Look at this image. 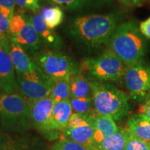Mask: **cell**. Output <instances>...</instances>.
Here are the masks:
<instances>
[{
    "label": "cell",
    "instance_id": "1",
    "mask_svg": "<svg viewBox=\"0 0 150 150\" xmlns=\"http://www.w3.org/2000/svg\"><path fill=\"white\" fill-rule=\"evenodd\" d=\"M118 15H92L74 18L69 31L75 40L91 47L108 43L117 28Z\"/></svg>",
    "mask_w": 150,
    "mask_h": 150
},
{
    "label": "cell",
    "instance_id": "2",
    "mask_svg": "<svg viewBox=\"0 0 150 150\" xmlns=\"http://www.w3.org/2000/svg\"><path fill=\"white\" fill-rule=\"evenodd\" d=\"M94 109L97 114L120 121L129 114L130 106L127 94L112 84L90 79Z\"/></svg>",
    "mask_w": 150,
    "mask_h": 150
},
{
    "label": "cell",
    "instance_id": "3",
    "mask_svg": "<svg viewBox=\"0 0 150 150\" xmlns=\"http://www.w3.org/2000/svg\"><path fill=\"white\" fill-rule=\"evenodd\" d=\"M108 43L110 50L127 66L142 60L145 54V40L134 21L125 22L116 28Z\"/></svg>",
    "mask_w": 150,
    "mask_h": 150
},
{
    "label": "cell",
    "instance_id": "4",
    "mask_svg": "<svg viewBox=\"0 0 150 150\" xmlns=\"http://www.w3.org/2000/svg\"><path fill=\"white\" fill-rule=\"evenodd\" d=\"M0 120L6 131H27L31 124L27 99L18 93L0 94Z\"/></svg>",
    "mask_w": 150,
    "mask_h": 150
},
{
    "label": "cell",
    "instance_id": "5",
    "mask_svg": "<svg viewBox=\"0 0 150 150\" xmlns=\"http://www.w3.org/2000/svg\"><path fill=\"white\" fill-rule=\"evenodd\" d=\"M39 69L52 80L70 79L81 72L80 67L70 56L50 49L40 50L32 55Z\"/></svg>",
    "mask_w": 150,
    "mask_h": 150
},
{
    "label": "cell",
    "instance_id": "6",
    "mask_svg": "<svg viewBox=\"0 0 150 150\" xmlns=\"http://www.w3.org/2000/svg\"><path fill=\"white\" fill-rule=\"evenodd\" d=\"M83 67L95 79L118 82L124 78L127 65L110 49L97 58L86 59Z\"/></svg>",
    "mask_w": 150,
    "mask_h": 150
},
{
    "label": "cell",
    "instance_id": "7",
    "mask_svg": "<svg viewBox=\"0 0 150 150\" xmlns=\"http://www.w3.org/2000/svg\"><path fill=\"white\" fill-rule=\"evenodd\" d=\"M19 91L27 101L38 100L50 96L53 80L40 69L16 74Z\"/></svg>",
    "mask_w": 150,
    "mask_h": 150
},
{
    "label": "cell",
    "instance_id": "8",
    "mask_svg": "<svg viewBox=\"0 0 150 150\" xmlns=\"http://www.w3.org/2000/svg\"><path fill=\"white\" fill-rule=\"evenodd\" d=\"M29 106L31 125L48 139H54L59 133L52 127V112L55 103L50 97L33 101H27Z\"/></svg>",
    "mask_w": 150,
    "mask_h": 150
},
{
    "label": "cell",
    "instance_id": "9",
    "mask_svg": "<svg viewBox=\"0 0 150 150\" xmlns=\"http://www.w3.org/2000/svg\"><path fill=\"white\" fill-rule=\"evenodd\" d=\"M124 80L129 93L134 99L140 100L149 94L150 75L142 60L127 66Z\"/></svg>",
    "mask_w": 150,
    "mask_h": 150
},
{
    "label": "cell",
    "instance_id": "10",
    "mask_svg": "<svg viewBox=\"0 0 150 150\" xmlns=\"http://www.w3.org/2000/svg\"><path fill=\"white\" fill-rule=\"evenodd\" d=\"M95 114L84 116L73 112L67 127L63 131L65 138L91 148L95 133L93 124V117Z\"/></svg>",
    "mask_w": 150,
    "mask_h": 150
},
{
    "label": "cell",
    "instance_id": "11",
    "mask_svg": "<svg viewBox=\"0 0 150 150\" xmlns=\"http://www.w3.org/2000/svg\"><path fill=\"white\" fill-rule=\"evenodd\" d=\"M0 89L4 93H18L19 91L8 40H0Z\"/></svg>",
    "mask_w": 150,
    "mask_h": 150
},
{
    "label": "cell",
    "instance_id": "12",
    "mask_svg": "<svg viewBox=\"0 0 150 150\" xmlns=\"http://www.w3.org/2000/svg\"><path fill=\"white\" fill-rule=\"evenodd\" d=\"M0 150H47L45 143L35 137L0 134Z\"/></svg>",
    "mask_w": 150,
    "mask_h": 150
},
{
    "label": "cell",
    "instance_id": "13",
    "mask_svg": "<svg viewBox=\"0 0 150 150\" xmlns=\"http://www.w3.org/2000/svg\"><path fill=\"white\" fill-rule=\"evenodd\" d=\"M29 18L40 38L41 44L44 45L50 50L56 51H59L62 48L63 42L61 38L55 31L47 26L40 15L35 14L33 16H29Z\"/></svg>",
    "mask_w": 150,
    "mask_h": 150
},
{
    "label": "cell",
    "instance_id": "14",
    "mask_svg": "<svg viewBox=\"0 0 150 150\" xmlns=\"http://www.w3.org/2000/svg\"><path fill=\"white\" fill-rule=\"evenodd\" d=\"M11 38H13L28 54L31 55L38 52L42 45L32 24L30 22L29 16H27V21L18 33L15 36Z\"/></svg>",
    "mask_w": 150,
    "mask_h": 150
},
{
    "label": "cell",
    "instance_id": "15",
    "mask_svg": "<svg viewBox=\"0 0 150 150\" xmlns=\"http://www.w3.org/2000/svg\"><path fill=\"white\" fill-rule=\"evenodd\" d=\"M10 55L16 74H23L38 68L29 54L12 38H10Z\"/></svg>",
    "mask_w": 150,
    "mask_h": 150
},
{
    "label": "cell",
    "instance_id": "16",
    "mask_svg": "<svg viewBox=\"0 0 150 150\" xmlns=\"http://www.w3.org/2000/svg\"><path fill=\"white\" fill-rule=\"evenodd\" d=\"M93 124L95 133L91 149L98 145L105 138L115 134L118 130L115 120L108 116L100 115L95 113L93 117Z\"/></svg>",
    "mask_w": 150,
    "mask_h": 150
},
{
    "label": "cell",
    "instance_id": "17",
    "mask_svg": "<svg viewBox=\"0 0 150 150\" xmlns=\"http://www.w3.org/2000/svg\"><path fill=\"white\" fill-rule=\"evenodd\" d=\"M72 108L70 99L61 101L54 104L52 112V127L56 132H63L66 128L72 115Z\"/></svg>",
    "mask_w": 150,
    "mask_h": 150
},
{
    "label": "cell",
    "instance_id": "18",
    "mask_svg": "<svg viewBox=\"0 0 150 150\" xmlns=\"http://www.w3.org/2000/svg\"><path fill=\"white\" fill-rule=\"evenodd\" d=\"M127 131L131 136L145 142H150V120L145 114H135L127 121Z\"/></svg>",
    "mask_w": 150,
    "mask_h": 150
},
{
    "label": "cell",
    "instance_id": "19",
    "mask_svg": "<svg viewBox=\"0 0 150 150\" xmlns=\"http://www.w3.org/2000/svg\"><path fill=\"white\" fill-rule=\"evenodd\" d=\"M129 132L127 129H118L115 134L105 138L93 150H125Z\"/></svg>",
    "mask_w": 150,
    "mask_h": 150
},
{
    "label": "cell",
    "instance_id": "20",
    "mask_svg": "<svg viewBox=\"0 0 150 150\" xmlns=\"http://www.w3.org/2000/svg\"><path fill=\"white\" fill-rule=\"evenodd\" d=\"M70 97L81 98L91 96L90 80L81 73L71 76L70 79Z\"/></svg>",
    "mask_w": 150,
    "mask_h": 150
},
{
    "label": "cell",
    "instance_id": "21",
    "mask_svg": "<svg viewBox=\"0 0 150 150\" xmlns=\"http://www.w3.org/2000/svg\"><path fill=\"white\" fill-rule=\"evenodd\" d=\"M50 97L55 104L61 101L70 99V79L53 80L51 95Z\"/></svg>",
    "mask_w": 150,
    "mask_h": 150
},
{
    "label": "cell",
    "instance_id": "22",
    "mask_svg": "<svg viewBox=\"0 0 150 150\" xmlns=\"http://www.w3.org/2000/svg\"><path fill=\"white\" fill-rule=\"evenodd\" d=\"M47 26L54 29L59 27L63 22L64 14L59 6H47L42 9L40 13Z\"/></svg>",
    "mask_w": 150,
    "mask_h": 150
},
{
    "label": "cell",
    "instance_id": "23",
    "mask_svg": "<svg viewBox=\"0 0 150 150\" xmlns=\"http://www.w3.org/2000/svg\"><path fill=\"white\" fill-rule=\"evenodd\" d=\"M70 102L72 110L81 115L89 116L95 113L92 96L74 98L70 97Z\"/></svg>",
    "mask_w": 150,
    "mask_h": 150
},
{
    "label": "cell",
    "instance_id": "24",
    "mask_svg": "<svg viewBox=\"0 0 150 150\" xmlns=\"http://www.w3.org/2000/svg\"><path fill=\"white\" fill-rule=\"evenodd\" d=\"M50 2L57 4L67 10H76L81 8L90 0H48Z\"/></svg>",
    "mask_w": 150,
    "mask_h": 150
},
{
    "label": "cell",
    "instance_id": "25",
    "mask_svg": "<svg viewBox=\"0 0 150 150\" xmlns=\"http://www.w3.org/2000/svg\"><path fill=\"white\" fill-rule=\"evenodd\" d=\"M59 150H93L91 147L72 141L67 138H62L58 142Z\"/></svg>",
    "mask_w": 150,
    "mask_h": 150
},
{
    "label": "cell",
    "instance_id": "26",
    "mask_svg": "<svg viewBox=\"0 0 150 150\" xmlns=\"http://www.w3.org/2000/svg\"><path fill=\"white\" fill-rule=\"evenodd\" d=\"M129 132V131H128ZM125 150H149L147 142L142 141L129 133Z\"/></svg>",
    "mask_w": 150,
    "mask_h": 150
},
{
    "label": "cell",
    "instance_id": "27",
    "mask_svg": "<svg viewBox=\"0 0 150 150\" xmlns=\"http://www.w3.org/2000/svg\"><path fill=\"white\" fill-rule=\"evenodd\" d=\"M16 0H0V12L9 21L14 16V8Z\"/></svg>",
    "mask_w": 150,
    "mask_h": 150
},
{
    "label": "cell",
    "instance_id": "28",
    "mask_svg": "<svg viewBox=\"0 0 150 150\" xmlns=\"http://www.w3.org/2000/svg\"><path fill=\"white\" fill-rule=\"evenodd\" d=\"M9 20L0 12V40H10L11 33L9 31Z\"/></svg>",
    "mask_w": 150,
    "mask_h": 150
},
{
    "label": "cell",
    "instance_id": "29",
    "mask_svg": "<svg viewBox=\"0 0 150 150\" xmlns=\"http://www.w3.org/2000/svg\"><path fill=\"white\" fill-rule=\"evenodd\" d=\"M139 30L142 35L150 39V17L140 24Z\"/></svg>",
    "mask_w": 150,
    "mask_h": 150
},
{
    "label": "cell",
    "instance_id": "30",
    "mask_svg": "<svg viewBox=\"0 0 150 150\" xmlns=\"http://www.w3.org/2000/svg\"><path fill=\"white\" fill-rule=\"evenodd\" d=\"M120 1L127 7H136L141 5L143 0H120Z\"/></svg>",
    "mask_w": 150,
    "mask_h": 150
},
{
    "label": "cell",
    "instance_id": "31",
    "mask_svg": "<svg viewBox=\"0 0 150 150\" xmlns=\"http://www.w3.org/2000/svg\"><path fill=\"white\" fill-rule=\"evenodd\" d=\"M26 8L30 9L33 12H36L40 8L39 0H27Z\"/></svg>",
    "mask_w": 150,
    "mask_h": 150
},
{
    "label": "cell",
    "instance_id": "32",
    "mask_svg": "<svg viewBox=\"0 0 150 150\" xmlns=\"http://www.w3.org/2000/svg\"><path fill=\"white\" fill-rule=\"evenodd\" d=\"M140 112L145 114L150 120V99H147L145 102V104L140 106Z\"/></svg>",
    "mask_w": 150,
    "mask_h": 150
},
{
    "label": "cell",
    "instance_id": "33",
    "mask_svg": "<svg viewBox=\"0 0 150 150\" xmlns=\"http://www.w3.org/2000/svg\"><path fill=\"white\" fill-rule=\"evenodd\" d=\"M27 0H16V4L20 8H26Z\"/></svg>",
    "mask_w": 150,
    "mask_h": 150
},
{
    "label": "cell",
    "instance_id": "34",
    "mask_svg": "<svg viewBox=\"0 0 150 150\" xmlns=\"http://www.w3.org/2000/svg\"><path fill=\"white\" fill-rule=\"evenodd\" d=\"M50 150H59V145H58V143L56 144V145L53 146Z\"/></svg>",
    "mask_w": 150,
    "mask_h": 150
},
{
    "label": "cell",
    "instance_id": "35",
    "mask_svg": "<svg viewBox=\"0 0 150 150\" xmlns=\"http://www.w3.org/2000/svg\"><path fill=\"white\" fill-rule=\"evenodd\" d=\"M147 68H148V71H149V75H150V63H149V67H148Z\"/></svg>",
    "mask_w": 150,
    "mask_h": 150
},
{
    "label": "cell",
    "instance_id": "36",
    "mask_svg": "<svg viewBox=\"0 0 150 150\" xmlns=\"http://www.w3.org/2000/svg\"><path fill=\"white\" fill-rule=\"evenodd\" d=\"M148 146H149V149L150 150V142H148Z\"/></svg>",
    "mask_w": 150,
    "mask_h": 150
}]
</instances>
